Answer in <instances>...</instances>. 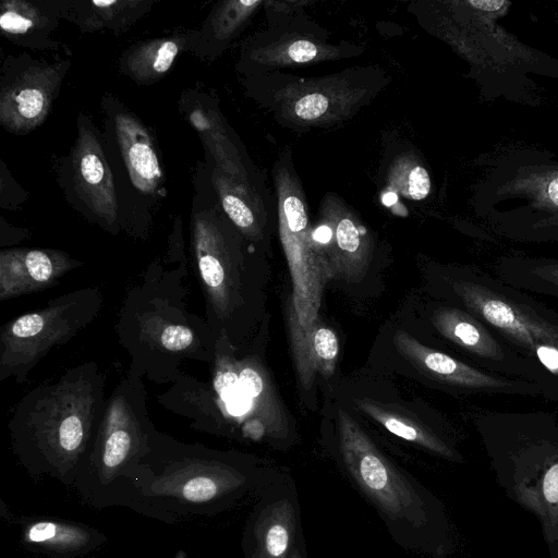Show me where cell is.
Wrapping results in <instances>:
<instances>
[{"label":"cell","mask_w":558,"mask_h":558,"mask_svg":"<svg viewBox=\"0 0 558 558\" xmlns=\"http://www.w3.org/2000/svg\"><path fill=\"white\" fill-rule=\"evenodd\" d=\"M47 105L48 94L39 82H23L4 96L3 120L15 127L34 125L44 117Z\"/></svg>","instance_id":"18"},{"label":"cell","mask_w":558,"mask_h":558,"mask_svg":"<svg viewBox=\"0 0 558 558\" xmlns=\"http://www.w3.org/2000/svg\"><path fill=\"white\" fill-rule=\"evenodd\" d=\"M186 266L152 264L127 291L115 327L130 357L129 371L157 384H171L188 361L213 363L215 357L217 339L208 320L188 307Z\"/></svg>","instance_id":"3"},{"label":"cell","mask_w":558,"mask_h":558,"mask_svg":"<svg viewBox=\"0 0 558 558\" xmlns=\"http://www.w3.org/2000/svg\"><path fill=\"white\" fill-rule=\"evenodd\" d=\"M155 430L143 378L128 371L108 397L99 433L79 468L74 489L81 500L112 507L121 482L149 454Z\"/></svg>","instance_id":"6"},{"label":"cell","mask_w":558,"mask_h":558,"mask_svg":"<svg viewBox=\"0 0 558 558\" xmlns=\"http://www.w3.org/2000/svg\"><path fill=\"white\" fill-rule=\"evenodd\" d=\"M495 274L505 283L528 294L558 300V260L507 257L497 263Z\"/></svg>","instance_id":"17"},{"label":"cell","mask_w":558,"mask_h":558,"mask_svg":"<svg viewBox=\"0 0 558 558\" xmlns=\"http://www.w3.org/2000/svg\"><path fill=\"white\" fill-rule=\"evenodd\" d=\"M475 426L497 479L542 520L558 558V422L550 412L480 410Z\"/></svg>","instance_id":"4"},{"label":"cell","mask_w":558,"mask_h":558,"mask_svg":"<svg viewBox=\"0 0 558 558\" xmlns=\"http://www.w3.org/2000/svg\"><path fill=\"white\" fill-rule=\"evenodd\" d=\"M178 52L179 46L175 41H155L132 54L129 68L133 76L141 80L157 79L172 67Z\"/></svg>","instance_id":"19"},{"label":"cell","mask_w":558,"mask_h":558,"mask_svg":"<svg viewBox=\"0 0 558 558\" xmlns=\"http://www.w3.org/2000/svg\"><path fill=\"white\" fill-rule=\"evenodd\" d=\"M76 181L84 200L108 225L117 217L114 180L99 143L82 133L75 159Z\"/></svg>","instance_id":"13"},{"label":"cell","mask_w":558,"mask_h":558,"mask_svg":"<svg viewBox=\"0 0 558 558\" xmlns=\"http://www.w3.org/2000/svg\"><path fill=\"white\" fill-rule=\"evenodd\" d=\"M19 527L23 547L45 558H80L107 542L102 531L64 519L23 518Z\"/></svg>","instance_id":"11"},{"label":"cell","mask_w":558,"mask_h":558,"mask_svg":"<svg viewBox=\"0 0 558 558\" xmlns=\"http://www.w3.org/2000/svg\"><path fill=\"white\" fill-rule=\"evenodd\" d=\"M116 127L132 184L144 193L155 191L162 172L148 133L137 120L125 115L117 117Z\"/></svg>","instance_id":"14"},{"label":"cell","mask_w":558,"mask_h":558,"mask_svg":"<svg viewBox=\"0 0 558 558\" xmlns=\"http://www.w3.org/2000/svg\"><path fill=\"white\" fill-rule=\"evenodd\" d=\"M38 22L35 9L22 3H7L4 5L0 27L11 35L28 33Z\"/></svg>","instance_id":"21"},{"label":"cell","mask_w":558,"mask_h":558,"mask_svg":"<svg viewBox=\"0 0 558 558\" xmlns=\"http://www.w3.org/2000/svg\"><path fill=\"white\" fill-rule=\"evenodd\" d=\"M339 446L344 463L360 489L393 520L426 524L424 504L412 485L376 448L357 421L338 411Z\"/></svg>","instance_id":"8"},{"label":"cell","mask_w":558,"mask_h":558,"mask_svg":"<svg viewBox=\"0 0 558 558\" xmlns=\"http://www.w3.org/2000/svg\"><path fill=\"white\" fill-rule=\"evenodd\" d=\"M356 406L367 416L380 423L388 432L407 442L417 444L445 459L460 462L462 456L455 448L423 423L370 399H357Z\"/></svg>","instance_id":"15"},{"label":"cell","mask_w":558,"mask_h":558,"mask_svg":"<svg viewBox=\"0 0 558 558\" xmlns=\"http://www.w3.org/2000/svg\"><path fill=\"white\" fill-rule=\"evenodd\" d=\"M249 558H259V556L257 553L253 552Z\"/></svg>","instance_id":"29"},{"label":"cell","mask_w":558,"mask_h":558,"mask_svg":"<svg viewBox=\"0 0 558 558\" xmlns=\"http://www.w3.org/2000/svg\"><path fill=\"white\" fill-rule=\"evenodd\" d=\"M237 361V360H236ZM240 390L251 400H257L264 391V381L259 371L246 361H237Z\"/></svg>","instance_id":"24"},{"label":"cell","mask_w":558,"mask_h":558,"mask_svg":"<svg viewBox=\"0 0 558 558\" xmlns=\"http://www.w3.org/2000/svg\"><path fill=\"white\" fill-rule=\"evenodd\" d=\"M471 6L476 7L482 11L496 12L502 9L507 3L502 2V0H489V2H483V0H478V2H470Z\"/></svg>","instance_id":"28"},{"label":"cell","mask_w":558,"mask_h":558,"mask_svg":"<svg viewBox=\"0 0 558 558\" xmlns=\"http://www.w3.org/2000/svg\"><path fill=\"white\" fill-rule=\"evenodd\" d=\"M329 108V100L320 94H311L302 97L296 103L295 113L303 120H315L320 118Z\"/></svg>","instance_id":"25"},{"label":"cell","mask_w":558,"mask_h":558,"mask_svg":"<svg viewBox=\"0 0 558 558\" xmlns=\"http://www.w3.org/2000/svg\"><path fill=\"white\" fill-rule=\"evenodd\" d=\"M250 485L235 458L156 429L149 454L121 482L112 507L177 525L221 513Z\"/></svg>","instance_id":"2"},{"label":"cell","mask_w":558,"mask_h":558,"mask_svg":"<svg viewBox=\"0 0 558 558\" xmlns=\"http://www.w3.org/2000/svg\"><path fill=\"white\" fill-rule=\"evenodd\" d=\"M253 532L259 558H288L296 532L294 506L281 500L263 508Z\"/></svg>","instance_id":"16"},{"label":"cell","mask_w":558,"mask_h":558,"mask_svg":"<svg viewBox=\"0 0 558 558\" xmlns=\"http://www.w3.org/2000/svg\"><path fill=\"white\" fill-rule=\"evenodd\" d=\"M106 376L95 361L68 369L24 395L8 422L12 453L34 479L74 489L105 415Z\"/></svg>","instance_id":"1"},{"label":"cell","mask_w":558,"mask_h":558,"mask_svg":"<svg viewBox=\"0 0 558 558\" xmlns=\"http://www.w3.org/2000/svg\"><path fill=\"white\" fill-rule=\"evenodd\" d=\"M224 210L230 220L244 232H250L254 226V216L248 206L234 194L226 193L223 197Z\"/></svg>","instance_id":"22"},{"label":"cell","mask_w":558,"mask_h":558,"mask_svg":"<svg viewBox=\"0 0 558 558\" xmlns=\"http://www.w3.org/2000/svg\"><path fill=\"white\" fill-rule=\"evenodd\" d=\"M82 263L62 251L11 249L0 252V300L41 293Z\"/></svg>","instance_id":"10"},{"label":"cell","mask_w":558,"mask_h":558,"mask_svg":"<svg viewBox=\"0 0 558 558\" xmlns=\"http://www.w3.org/2000/svg\"><path fill=\"white\" fill-rule=\"evenodd\" d=\"M395 186L404 197L420 201L426 199L431 190V180L426 168L406 166L394 176Z\"/></svg>","instance_id":"20"},{"label":"cell","mask_w":558,"mask_h":558,"mask_svg":"<svg viewBox=\"0 0 558 558\" xmlns=\"http://www.w3.org/2000/svg\"><path fill=\"white\" fill-rule=\"evenodd\" d=\"M287 54L295 63H309L317 57L318 48L309 41H299L290 45Z\"/></svg>","instance_id":"26"},{"label":"cell","mask_w":558,"mask_h":558,"mask_svg":"<svg viewBox=\"0 0 558 558\" xmlns=\"http://www.w3.org/2000/svg\"><path fill=\"white\" fill-rule=\"evenodd\" d=\"M241 434L245 439L259 441L265 434L264 424L259 419H251L242 427Z\"/></svg>","instance_id":"27"},{"label":"cell","mask_w":558,"mask_h":558,"mask_svg":"<svg viewBox=\"0 0 558 558\" xmlns=\"http://www.w3.org/2000/svg\"><path fill=\"white\" fill-rule=\"evenodd\" d=\"M287 321L299 380L305 390H310L317 374L325 379L334 374L339 353L338 338L320 321L303 327L293 301L289 302Z\"/></svg>","instance_id":"12"},{"label":"cell","mask_w":558,"mask_h":558,"mask_svg":"<svg viewBox=\"0 0 558 558\" xmlns=\"http://www.w3.org/2000/svg\"><path fill=\"white\" fill-rule=\"evenodd\" d=\"M448 293L525 358L540 363L558 381V313L491 273L466 269L452 274Z\"/></svg>","instance_id":"5"},{"label":"cell","mask_w":558,"mask_h":558,"mask_svg":"<svg viewBox=\"0 0 558 558\" xmlns=\"http://www.w3.org/2000/svg\"><path fill=\"white\" fill-rule=\"evenodd\" d=\"M285 228L290 233L305 232L308 228V215L302 201L295 197H288L284 202Z\"/></svg>","instance_id":"23"},{"label":"cell","mask_w":558,"mask_h":558,"mask_svg":"<svg viewBox=\"0 0 558 558\" xmlns=\"http://www.w3.org/2000/svg\"><path fill=\"white\" fill-rule=\"evenodd\" d=\"M192 258L206 305V320L216 337H228L242 303L241 261L213 217L193 222Z\"/></svg>","instance_id":"9"},{"label":"cell","mask_w":558,"mask_h":558,"mask_svg":"<svg viewBox=\"0 0 558 558\" xmlns=\"http://www.w3.org/2000/svg\"><path fill=\"white\" fill-rule=\"evenodd\" d=\"M104 303L100 287L83 288L5 324L0 331V381L26 383L44 357L68 344L99 317Z\"/></svg>","instance_id":"7"},{"label":"cell","mask_w":558,"mask_h":558,"mask_svg":"<svg viewBox=\"0 0 558 558\" xmlns=\"http://www.w3.org/2000/svg\"><path fill=\"white\" fill-rule=\"evenodd\" d=\"M290 558H300V556H299V554H298V553H294L293 555H291V557H290Z\"/></svg>","instance_id":"30"}]
</instances>
